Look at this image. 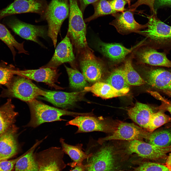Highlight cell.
<instances>
[{"instance_id": "obj_4", "label": "cell", "mask_w": 171, "mask_h": 171, "mask_svg": "<svg viewBox=\"0 0 171 171\" xmlns=\"http://www.w3.org/2000/svg\"><path fill=\"white\" fill-rule=\"evenodd\" d=\"M69 0H52L42 17L48 24L47 35L52 40L54 48L62 23L69 16Z\"/></svg>"}, {"instance_id": "obj_18", "label": "cell", "mask_w": 171, "mask_h": 171, "mask_svg": "<svg viewBox=\"0 0 171 171\" xmlns=\"http://www.w3.org/2000/svg\"><path fill=\"white\" fill-rule=\"evenodd\" d=\"M81 92L43 90V98L55 106L66 109L73 107L81 98Z\"/></svg>"}, {"instance_id": "obj_13", "label": "cell", "mask_w": 171, "mask_h": 171, "mask_svg": "<svg viewBox=\"0 0 171 171\" xmlns=\"http://www.w3.org/2000/svg\"><path fill=\"white\" fill-rule=\"evenodd\" d=\"M146 73V82L157 92L171 97V68L157 66Z\"/></svg>"}, {"instance_id": "obj_32", "label": "cell", "mask_w": 171, "mask_h": 171, "mask_svg": "<svg viewBox=\"0 0 171 171\" xmlns=\"http://www.w3.org/2000/svg\"><path fill=\"white\" fill-rule=\"evenodd\" d=\"M68 74L70 87L75 89H81L87 86V83L83 74L76 69L65 65Z\"/></svg>"}, {"instance_id": "obj_20", "label": "cell", "mask_w": 171, "mask_h": 171, "mask_svg": "<svg viewBox=\"0 0 171 171\" xmlns=\"http://www.w3.org/2000/svg\"><path fill=\"white\" fill-rule=\"evenodd\" d=\"M95 45L97 50L103 56L115 62L123 61L136 47L128 49L119 43H105L99 40H97Z\"/></svg>"}, {"instance_id": "obj_37", "label": "cell", "mask_w": 171, "mask_h": 171, "mask_svg": "<svg viewBox=\"0 0 171 171\" xmlns=\"http://www.w3.org/2000/svg\"><path fill=\"white\" fill-rule=\"evenodd\" d=\"M131 0H109L113 8L117 12H123L126 10L125 6L128 4L129 7L130 6Z\"/></svg>"}, {"instance_id": "obj_42", "label": "cell", "mask_w": 171, "mask_h": 171, "mask_svg": "<svg viewBox=\"0 0 171 171\" xmlns=\"http://www.w3.org/2000/svg\"><path fill=\"white\" fill-rule=\"evenodd\" d=\"M86 167V164L84 165L83 164L76 165L73 168V169H71L70 171H85Z\"/></svg>"}, {"instance_id": "obj_25", "label": "cell", "mask_w": 171, "mask_h": 171, "mask_svg": "<svg viewBox=\"0 0 171 171\" xmlns=\"http://www.w3.org/2000/svg\"><path fill=\"white\" fill-rule=\"evenodd\" d=\"M43 140L37 141L31 147L22 155L15 164L14 171H38V165L34 152Z\"/></svg>"}, {"instance_id": "obj_39", "label": "cell", "mask_w": 171, "mask_h": 171, "mask_svg": "<svg viewBox=\"0 0 171 171\" xmlns=\"http://www.w3.org/2000/svg\"><path fill=\"white\" fill-rule=\"evenodd\" d=\"M22 155L14 159L0 161V171H12L16 162Z\"/></svg>"}, {"instance_id": "obj_40", "label": "cell", "mask_w": 171, "mask_h": 171, "mask_svg": "<svg viewBox=\"0 0 171 171\" xmlns=\"http://www.w3.org/2000/svg\"><path fill=\"white\" fill-rule=\"evenodd\" d=\"M80 9L83 14L86 7L89 4H92L99 0H78Z\"/></svg>"}, {"instance_id": "obj_11", "label": "cell", "mask_w": 171, "mask_h": 171, "mask_svg": "<svg viewBox=\"0 0 171 171\" xmlns=\"http://www.w3.org/2000/svg\"><path fill=\"white\" fill-rule=\"evenodd\" d=\"M64 153L61 147H52L35 153L38 171H62L66 166L63 159Z\"/></svg>"}, {"instance_id": "obj_8", "label": "cell", "mask_w": 171, "mask_h": 171, "mask_svg": "<svg viewBox=\"0 0 171 171\" xmlns=\"http://www.w3.org/2000/svg\"><path fill=\"white\" fill-rule=\"evenodd\" d=\"M7 86V95L27 103L42 96L43 91L30 79L19 75L13 78Z\"/></svg>"}, {"instance_id": "obj_19", "label": "cell", "mask_w": 171, "mask_h": 171, "mask_svg": "<svg viewBox=\"0 0 171 171\" xmlns=\"http://www.w3.org/2000/svg\"><path fill=\"white\" fill-rule=\"evenodd\" d=\"M18 129L13 124L0 136V161L7 160L18 152L19 146L16 135Z\"/></svg>"}, {"instance_id": "obj_34", "label": "cell", "mask_w": 171, "mask_h": 171, "mask_svg": "<svg viewBox=\"0 0 171 171\" xmlns=\"http://www.w3.org/2000/svg\"><path fill=\"white\" fill-rule=\"evenodd\" d=\"M0 64V84L7 86L11 82L15 74L14 66L7 65L2 62Z\"/></svg>"}, {"instance_id": "obj_27", "label": "cell", "mask_w": 171, "mask_h": 171, "mask_svg": "<svg viewBox=\"0 0 171 171\" xmlns=\"http://www.w3.org/2000/svg\"><path fill=\"white\" fill-rule=\"evenodd\" d=\"M0 39L4 42L11 50L14 58L16 54L15 48L17 49L19 53H24L28 54V51L24 47V43L18 42L14 38L10 31L3 25L0 23Z\"/></svg>"}, {"instance_id": "obj_31", "label": "cell", "mask_w": 171, "mask_h": 171, "mask_svg": "<svg viewBox=\"0 0 171 171\" xmlns=\"http://www.w3.org/2000/svg\"><path fill=\"white\" fill-rule=\"evenodd\" d=\"M123 70L126 81L129 86H140L145 83V81L133 68L131 58L126 60Z\"/></svg>"}, {"instance_id": "obj_29", "label": "cell", "mask_w": 171, "mask_h": 171, "mask_svg": "<svg viewBox=\"0 0 171 171\" xmlns=\"http://www.w3.org/2000/svg\"><path fill=\"white\" fill-rule=\"evenodd\" d=\"M105 82L118 90L128 92L129 90V86L126 81L123 68L114 70L106 79Z\"/></svg>"}, {"instance_id": "obj_43", "label": "cell", "mask_w": 171, "mask_h": 171, "mask_svg": "<svg viewBox=\"0 0 171 171\" xmlns=\"http://www.w3.org/2000/svg\"><path fill=\"white\" fill-rule=\"evenodd\" d=\"M165 165L167 167L171 169V151L167 156L165 162Z\"/></svg>"}, {"instance_id": "obj_38", "label": "cell", "mask_w": 171, "mask_h": 171, "mask_svg": "<svg viewBox=\"0 0 171 171\" xmlns=\"http://www.w3.org/2000/svg\"><path fill=\"white\" fill-rule=\"evenodd\" d=\"M155 0H138L135 3L129 7V9L134 11L139 6L145 5L148 6L150 8L151 13L156 11L154 9V4Z\"/></svg>"}, {"instance_id": "obj_26", "label": "cell", "mask_w": 171, "mask_h": 171, "mask_svg": "<svg viewBox=\"0 0 171 171\" xmlns=\"http://www.w3.org/2000/svg\"><path fill=\"white\" fill-rule=\"evenodd\" d=\"M14 109L10 99L0 107V136L15 122L18 114Z\"/></svg>"}, {"instance_id": "obj_1", "label": "cell", "mask_w": 171, "mask_h": 171, "mask_svg": "<svg viewBox=\"0 0 171 171\" xmlns=\"http://www.w3.org/2000/svg\"><path fill=\"white\" fill-rule=\"evenodd\" d=\"M31 114L30 120L26 126L35 128L45 122L66 121L61 118L68 115L75 117L80 115H87L88 113H79L68 111L48 105L36 99L27 102Z\"/></svg>"}, {"instance_id": "obj_36", "label": "cell", "mask_w": 171, "mask_h": 171, "mask_svg": "<svg viewBox=\"0 0 171 171\" xmlns=\"http://www.w3.org/2000/svg\"><path fill=\"white\" fill-rule=\"evenodd\" d=\"M151 93L154 96L161 102V104L158 109L167 111L170 113L171 119V101L162 96L160 93L155 91H151Z\"/></svg>"}, {"instance_id": "obj_23", "label": "cell", "mask_w": 171, "mask_h": 171, "mask_svg": "<svg viewBox=\"0 0 171 171\" xmlns=\"http://www.w3.org/2000/svg\"><path fill=\"white\" fill-rule=\"evenodd\" d=\"M84 89L83 92H90L96 96L104 99L124 96L128 92L118 90L107 83L99 81Z\"/></svg>"}, {"instance_id": "obj_17", "label": "cell", "mask_w": 171, "mask_h": 171, "mask_svg": "<svg viewBox=\"0 0 171 171\" xmlns=\"http://www.w3.org/2000/svg\"><path fill=\"white\" fill-rule=\"evenodd\" d=\"M133 11L127 9L123 12L116 13L112 15L115 19L110 24L114 26L117 31L123 34L136 32L146 28V24L142 25L137 23L133 16Z\"/></svg>"}, {"instance_id": "obj_5", "label": "cell", "mask_w": 171, "mask_h": 171, "mask_svg": "<svg viewBox=\"0 0 171 171\" xmlns=\"http://www.w3.org/2000/svg\"><path fill=\"white\" fill-rule=\"evenodd\" d=\"M118 121L94 115H80L68 122L66 125L77 127L76 134L98 131L111 134L115 131Z\"/></svg>"}, {"instance_id": "obj_30", "label": "cell", "mask_w": 171, "mask_h": 171, "mask_svg": "<svg viewBox=\"0 0 171 171\" xmlns=\"http://www.w3.org/2000/svg\"><path fill=\"white\" fill-rule=\"evenodd\" d=\"M92 4L94 8V14L85 19V22H89L101 16L109 14L112 15L117 12L113 8L109 0H99Z\"/></svg>"}, {"instance_id": "obj_22", "label": "cell", "mask_w": 171, "mask_h": 171, "mask_svg": "<svg viewBox=\"0 0 171 171\" xmlns=\"http://www.w3.org/2000/svg\"><path fill=\"white\" fill-rule=\"evenodd\" d=\"M154 112L148 105L137 102L134 106L128 110L129 118L139 126L146 130Z\"/></svg>"}, {"instance_id": "obj_2", "label": "cell", "mask_w": 171, "mask_h": 171, "mask_svg": "<svg viewBox=\"0 0 171 171\" xmlns=\"http://www.w3.org/2000/svg\"><path fill=\"white\" fill-rule=\"evenodd\" d=\"M146 29L138 32L146 37L151 46L155 49H171V26L161 20L156 12L147 17Z\"/></svg>"}, {"instance_id": "obj_10", "label": "cell", "mask_w": 171, "mask_h": 171, "mask_svg": "<svg viewBox=\"0 0 171 171\" xmlns=\"http://www.w3.org/2000/svg\"><path fill=\"white\" fill-rule=\"evenodd\" d=\"M126 146L129 153H135L142 158L155 160L166 162L167 154L171 151V145L159 147L140 140L128 141Z\"/></svg>"}, {"instance_id": "obj_41", "label": "cell", "mask_w": 171, "mask_h": 171, "mask_svg": "<svg viewBox=\"0 0 171 171\" xmlns=\"http://www.w3.org/2000/svg\"><path fill=\"white\" fill-rule=\"evenodd\" d=\"M157 6L161 7L171 5V0H157Z\"/></svg>"}, {"instance_id": "obj_24", "label": "cell", "mask_w": 171, "mask_h": 171, "mask_svg": "<svg viewBox=\"0 0 171 171\" xmlns=\"http://www.w3.org/2000/svg\"><path fill=\"white\" fill-rule=\"evenodd\" d=\"M60 141L63 151L73 161L71 163L68 164V165L72 168L76 165L83 164L84 160L88 159L92 156V153H87L83 151L82 144L73 145L66 143L64 139L62 138H60Z\"/></svg>"}, {"instance_id": "obj_12", "label": "cell", "mask_w": 171, "mask_h": 171, "mask_svg": "<svg viewBox=\"0 0 171 171\" xmlns=\"http://www.w3.org/2000/svg\"><path fill=\"white\" fill-rule=\"evenodd\" d=\"M48 6L46 0H14L8 6L0 10V20L9 15L26 13H38L42 17Z\"/></svg>"}, {"instance_id": "obj_44", "label": "cell", "mask_w": 171, "mask_h": 171, "mask_svg": "<svg viewBox=\"0 0 171 171\" xmlns=\"http://www.w3.org/2000/svg\"></svg>"}, {"instance_id": "obj_7", "label": "cell", "mask_w": 171, "mask_h": 171, "mask_svg": "<svg viewBox=\"0 0 171 171\" xmlns=\"http://www.w3.org/2000/svg\"><path fill=\"white\" fill-rule=\"evenodd\" d=\"M99 144L98 148L92 153V156L87 159L85 171H114L116 166L114 147L105 142Z\"/></svg>"}, {"instance_id": "obj_3", "label": "cell", "mask_w": 171, "mask_h": 171, "mask_svg": "<svg viewBox=\"0 0 171 171\" xmlns=\"http://www.w3.org/2000/svg\"><path fill=\"white\" fill-rule=\"evenodd\" d=\"M70 10L69 26L67 34L76 54L88 46L86 38V26L78 0H69Z\"/></svg>"}, {"instance_id": "obj_33", "label": "cell", "mask_w": 171, "mask_h": 171, "mask_svg": "<svg viewBox=\"0 0 171 171\" xmlns=\"http://www.w3.org/2000/svg\"><path fill=\"white\" fill-rule=\"evenodd\" d=\"M158 109L157 112H154L153 114L151 117L146 130L149 132H152L171 120V117L164 113V111L161 109Z\"/></svg>"}, {"instance_id": "obj_28", "label": "cell", "mask_w": 171, "mask_h": 171, "mask_svg": "<svg viewBox=\"0 0 171 171\" xmlns=\"http://www.w3.org/2000/svg\"><path fill=\"white\" fill-rule=\"evenodd\" d=\"M147 140L149 143L159 147L171 145V127L151 132Z\"/></svg>"}, {"instance_id": "obj_35", "label": "cell", "mask_w": 171, "mask_h": 171, "mask_svg": "<svg viewBox=\"0 0 171 171\" xmlns=\"http://www.w3.org/2000/svg\"><path fill=\"white\" fill-rule=\"evenodd\" d=\"M136 171H171V169L162 163L145 162L141 164Z\"/></svg>"}, {"instance_id": "obj_6", "label": "cell", "mask_w": 171, "mask_h": 171, "mask_svg": "<svg viewBox=\"0 0 171 171\" xmlns=\"http://www.w3.org/2000/svg\"><path fill=\"white\" fill-rule=\"evenodd\" d=\"M76 54L82 74L86 81L93 83L100 80L103 75L104 68L102 61L95 55L89 46Z\"/></svg>"}, {"instance_id": "obj_15", "label": "cell", "mask_w": 171, "mask_h": 171, "mask_svg": "<svg viewBox=\"0 0 171 171\" xmlns=\"http://www.w3.org/2000/svg\"><path fill=\"white\" fill-rule=\"evenodd\" d=\"M15 73L38 82L44 83L56 89H62L55 84L59 76L56 68L41 67L37 69L15 70Z\"/></svg>"}, {"instance_id": "obj_9", "label": "cell", "mask_w": 171, "mask_h": 171, "mask_svg": "<svg viewBox=\"0 0 171 171\" xmlns=\"http://www.w3.org/2000/svg\"><path fill=\"white\" fill-rule=\"evenodd\" d=\"M151 132L133 123L119 121L115 131L106 137L99 138V144L109 141L121 140L131 141L134 140H148Z\"/></svg>"}, {"instance_id": "obj_14", "label": "cell", "mask_w": 171, "mask_h": 171, "mask_svg": "<svg viewBox=\"0 0 171 171\" xmlns=\"http://www.w3.org/2000/svg\"><path fill=\"white\" fill-rule=\"evenodd\" d=\"M6 24L16 34L22 38L40 45H42V44L39 41L38 37L45 38L47 35L45 27L26 23L15 18L8 19Z\"/></svg>"}, {"instance_id": "obj_21", "label": "cell", "mask_w": 171, "mask_h": 171, "mask_svg": "<svg viewBox=\"0 0 171 171\" xmlns=\"http://www.w3.org/2000/svg\"><path fill=\"white\" fill-rule=\"evenodd\" d=\"M136 55L142 63L155 66L171 68V61L167 58L165 52H159L148 47L139 50Z\"/></svg>"}, {"instance_id": "obj_16", "label": "cell", "mask_w": 171, "mask_h": 171, "mask_svg": "<svg viewBox=\"0 0 171 171\" xmlns=\"http://www.w3.org/2000/svg\"><path fill=\"white\" fill-rule=\"evenodd\" d=\"M72 46L70 39L66 34L64 38L57 46L50 61L41 67L57 68L59 66L65 63L73 64L75 63L76 58Z\"/></svg>"}]
</instances>
